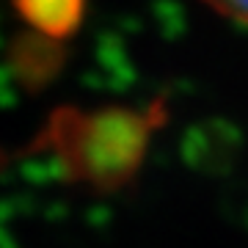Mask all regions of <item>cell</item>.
<instances>
[{"instance_id":"cell-1","label":"cell","mask_w":248,"mask_h":248,"mask_svg":"<svg viewBox=\"0 0 248 248\" xmlns=\"http://www.w3.org/2000/svg\"><path fill=\"white\" fill-rule=\"evenodd\" d=\"M166 124V105H61L47 116L31 149L50 155L61 177L97 193H116L141 174L152 135Z\"/></svg>"},{"instance_id":"cell-2","label":"cell","mask_w":248,"mask_h":248,"mask_svg":"<svg viewBox=\"0 0 248 248\" xmlns=\"http://www.w3.org/2000/svg\"><path fill=\"white\" fill-rule=\"evenodd\" d=\"M6 61L19 89L28 94H42L61 75L66 63V47L61 39L45 36L39 31H25L14 36Z\"/></svg>"},{"instance_id":"cell-3","label":"cell","mask_w":248,"mask_h":248,"mask_svg":"<svg viewBox=\"0 0 248 248\" xmlns=\"http://www.w3.org/2000/svg\"><path fill=\"white\" fill-rule=\"evenodd\" d=\"M14 9L31 31L66 42L83 25L86 0H14Z\"/></svg>"},{"instance_id":"cell-4","label":"cell","mask_w":248,"mask_h":248,"mask_svg":"<svg viewBox=\"0 0 248 248\" xmlns=\"http://www.w3.org/2000/svg\"><path fill=\"white\" fill-rule=\"evenodd\" d=\"M204 3L213 11H218L221 17L248 28V0H204Z\"/></svg>"}]
</instances>
